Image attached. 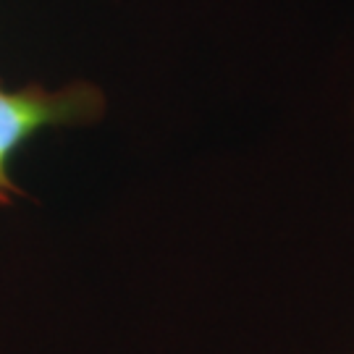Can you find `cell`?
<instances>
[{
  "label": "cell",
  "mask_w": 354,
  "mask_h": 354,
  "mask_svg": "<svg viewBox=\"0 0 354 354\" xmlns=\"http://www.w3.org/2000/svg\"><path fill=\"white\" fill-rule=\"evenodd\" d=\"M105 111V97L95 84L74 82L61 89L29 84L8 89L0 84V205L21 197L13 181L11 160L42 129L74 127L97 121Z\"/></svg>",
  "instance_id": "1"
}]
</instances>
